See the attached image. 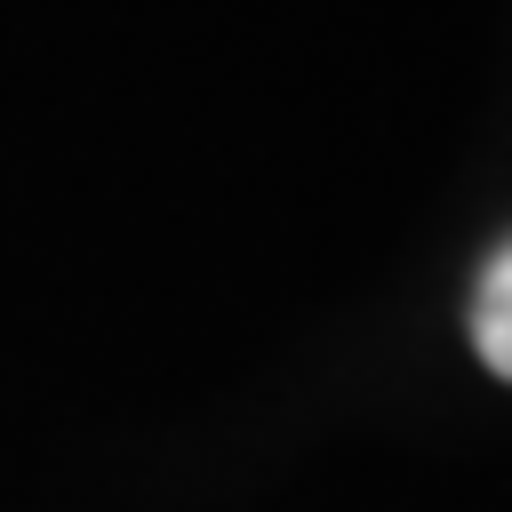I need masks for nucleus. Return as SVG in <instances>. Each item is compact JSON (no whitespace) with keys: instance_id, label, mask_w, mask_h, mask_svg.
I'll list each match as a JSON object with an SVG mask.
<instances>
[{"instance_id":"nucleus-1","label":"nucleus","mask_w":512,"mask_h":512,"mask_svg":"<svg viewBox=\"0 0 512 512\" xmlns=\"http://www.w3.org/2000/svg\"><path fill=\"white\" fill-rule=\"evenodd\" d=\"M472 344L512 384V248H496L488 272H480V288H472Z\"/></svg>"}]
</instances>
